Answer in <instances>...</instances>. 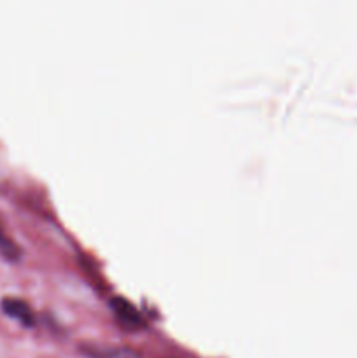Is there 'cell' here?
I'll use <instances>...</instances> for the list:
<instances>
[{
    "instance_id": "3957f363",
    "label": "cell",
    "mask_w": 357,
    "mask_h": 358,
    "mask_svg": "<svg viewBox=\"0 0 357 358\" xmlns=\"http://www.w3.org/2000/svg\"><path fill=\"white\" fill-rule=\"evenodd\" d=\"M111 306L112 310H114V313L118 315L119 320H121L125 325L136 327V325H140V322H142V317H140L139 310H136L128 299H125V297H119V296L111 297Z\"/></svg>"
},
{
    "instance_id": "6da1fadb",
    "label": "cell",
    "mask_w": 357,
    "mask_h": 358,
    "mask_svg": "<svg viewBox=\"0 0 357 358\" xmlns=\"http://www.w3.org/2000/svg\"><path fill=\"white\" fill-rule=\"evenodd\" d=\"M80 353L88 358H142L135 350L121 345H107V343L88 341L79 345Z\"/></svg>"
},
{
    "instance_id": "7a4b0ae2",
    "label": "cell",
    "mask_w": 357,
    "mask_h": 358,
    "mask_svg": "<svg viewBox=\"0 0 357 358\" xmlns=\"http://www.w3.org/2000/svg\"><path fill=\"white\" fill-rule=\"evenodd\" d=\"M2 310L6 311L9 317L16 318L21 324L24 325H34L35 315L31 311L30 304L24 303L23 299H18V297H6L2 301Z\"/></svg>"
},
{
    "instance_id": "277c9868",
    "label": "cell",
    "mask_w": 357,
    "mask_h": 358,
    "mask_svg": "<svg viewBox=\"0 0 357 358\" xmlns=\"http://www.w3.org/2000/svg\"><path fill=\"white\" fill-rule=\"evenodd\" d=\"M0 254L9 259V261H18L21 257L20 245L4 231L2 226H0Z\"/></svg>"
}]
</instances>
